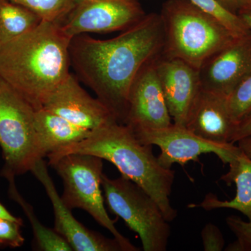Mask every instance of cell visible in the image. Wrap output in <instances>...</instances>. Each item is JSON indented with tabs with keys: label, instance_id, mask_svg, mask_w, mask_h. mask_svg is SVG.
I'll use <instances>...</instances> for the list:
<instances>
[{
	"label": "cell",
	"instance_id": "16",
	"mask_svg": "<svg viewBox=\"0 0 251 251\" xmlns=\"http://www.w3.org/2000/svg\"><path fill=\"white\" fill-rule=\"evenodd\" d=\"M229 171L221 179L227 186L236 185V195L229 201H221L216 195L208 193L199 204H190L189 208H202L205 211L230 209L237 210L251 221V158L243 151L229 163Z\"/></svg>",
	"mask_w": 251,
	"mask_h": 251
},
{
	"label": "cell",
	"instance_id": "14",
	"mask_svg": "<svg viewBox=\"0 0 251 251\" xmlns=\"http://www.w3.org/2000/svg\"><path fill=\"white\" fill-rule=\"evenodd\" d=\"M198 71L202 90L227 97L251 72V30L211 55Z\"/></svg>",
	"mask_w": 251,
	"mask_h": 251
},
{
	"label": "cell",
	"instance_id": "20",
	"mask_svg": "<svg viewBox=\"0 0 251 251\" xmlns=\"http://www.w3.org/2000/svg\"><path fill=\"white\" fill-rule=\"evenodd\" d=\"M37 15L41 21L60 25L76 0H10Z\"/></svg>",
	"mask_w": 251,
	"mask_h": 251
},
{
	"label": "cell",
	"instance_id": "15",
	"mask_svg": "<svg viewBox=\"0 0 251 251\" xmlns=\"http://www.w3.org/2000/svg\"><path fill=\"white\" fill-rule=\"evenodd\" d=\"M186 127L203 139L227 144L232 143L237 126L229 112L227 97L202 89L188 115Z\"/></svg>",
	"mask_w": 251,
	"mask_h": 251
},
{
	"label": "cell",
	"instance_id": "9",
	"mask_svg": "<svg viewBox=\"0 0 251 251\" xmlns=\"http://www.w3.org/2000/svg\"><path fill=\"white\" fill-rule=\"evenodd\" d=\"M135 135L142 143L159 148L161 153L158 160L166 168H172L175 163L184 165L189 161H196L200 156L207 153H214L223 164L227 165L242 151L234 144L208 141L184 126L174 123L166 128L142 132Z\"/></svg>",
	"mask_w": 251,
	"mask_h": 251
},
{
	"label": "cell",
	"instance_id": "10",
	"mask_svg": "<svg viewBox=\"0 0 251 251\" xmlns=\"http://www.w3.org/2000/svg\"><path fill=\"white\" fill-rule=\"evenodd\" d=\"M154 59L140 69L128 94L124 125L135 135L166 128L173 123L157 76Z\"/></svg>",
	"mask_w": 251,
	"mask_h": 251
},
{
	"label": "cell",
	"instance_id": "25",
	"mask_svg": "<svg viewBox=\"0 0 251 251\" xmlns=\"http://www.w3.org/2000/svg\"><path fill=\"white\" fill-rule=\"evenodd\" d=\"M203 248L205 251H221L225 247V239L221 229L215 224L205 225L201 232Z\"/></svg>",
	"mask_w": 251,
	"mask_h": 251
},
{
	"label": "cell",
	"instance_id": "18",
	"mask_svg": "<svg viewBox=\"0 0 251 251\" xmlns=\"http://www.w3.org/2000/svg\"><path fill=\"white\" fill-rule=\"evenodd\" d=\"M41 18L10 0H0V47L37 27Z\"/></svg>",
	"mask_w": 251,
	"mask_h": 251
},
{
	"label": "cell",
	"instance_id": "2",
	"mask_svg": "<svg viewBox=\"0 0 251 251\" xmlns=\"http://www.w3.org/2000/svg\"><path fill=\"white\" fill-rule=\"evenodd\" d=\"M72 38L60 26L40 24L0 47V77L27 100L41 108L69 74Z\"/></svg>",
	"mask_w": 251,
	"mask_h": 251
},
{
	"label": "cell",
	"instance_id": "24",
	"mask_svg": "<svg viewBox=\"0 0 251 251\" xmlns=\"http://www.w3.org/2000/svg\"><path fill=\"white\" fill-rule=\"evenodd\" d=\"M22 221L0 218V247L13 249L22 247L25 238L21 232Z\"/></svg>",
	"mask_w": 251,
	"mask_h": 251
},
{
	"label": "cell",
	"instance_id": "3",
	"mask_svg": "<svg viewBox=\"0 0 251 251\" xmlns=\"http://www.w3.org/2000/svg\"><path fill=\"white\" fill-rule=\"evenodd\" d=\"M72 153L93 155L112 163L122 176L156 201L168 222L176 219L177 211L170 200L175 172L162 166L153 154L152 145L140 142L127 126L115 122L92 130L85 139L49 153V163Z\"/></svg>",
	"mask_w": 251,
	"mask_h": 251
},
{
	"label": "cell",
	"instance_id": "23",
	"mask_svg": "<svg viewBox=\"0 0 251 251\" xmlns=\"http://www.w3.org/2000/svg\"><path fill=\"white\" fill-rule=\"evenodd\" d=\"M226 224L237 239L229 244L225 251H251V221H243L236 216L226 219Z\"/></svg>",
	"mask_w": 251,
	"mask_h": 251
},
{
	"label": "cell",
	"instance_id": "27",
	"mask_svg": "<svg viewBox=\"0 0 251 251\" xmlns=\"http://www.w3.org/2000/svg\"><path fill=\"white\" fill-rule=\"evenodd\" d=\"M215 1L227 11L237 14L239 10L244 4H247L249 0H215Z\"/></svg>",
	"mask_w": 251,
	"mask_h": 251
},
{
	"label": "cell",
	"instance_id": "11",
	"mask_svg": "<svg viewBox=\"0 0 251 251\" xmlns=\"http://www.w3.org/2000/svg\"><path fill=\"white\" fill-rule=\"evenodd\" d=\"M42 108L90 131L117 122L110 109L87 93L72 74L49 96Z\"/></svg>",
	"mask_w": 251,
	"mask_h": 251
},
{
	"label": "cell",
	"instance_id": "17",
	"mask_svg": "<svg viewBox=\"0 0 251 251\" xmlns=\"http://www.w3.org/2000/svg\"><path fill=\"white\" fill-rule=\"evenodd\" d=\"M35 128L41 159L63 146L85 139L91 132L44 108L35 110Z\"/></svg>",
	"mask_w": 251,
	"mask_h": 251
},
{
	"label": "cell",
	"instance_id": "4",
	"mask_svg": "<svg viewBox=\"0 0 251 251\" xmlns=\"http://www.w3.org/2000/svg\"><path fill=\"white\" fill-rule=\"evenodd\" d=\"M159 14L164 30L162 54L181 59L198 70L206 59L237 37L189 0H167Z\"/></svg>",
	"mask_w": 251,
	"mask_h": 251
},
{
	"label": "cell",
	"instance_id": "29",
	"mask_svg": "<svg viewBox=\"0 0 251 251\" xmlns=\"http://www.w3.org/2000/svg\"><path fill=\"white\" fill-rule=\"evenodd\" d=\"M237 146L241 149V150L251 158V138H244L237 142Z\"/></svg>",
	"mask_w": 251,
	"mask_h": 251
},
{
	"label": "cell",
	"instance_id": "8",
	"mask_svg": "<svg viewBox=\"0 0 251 251\" xmlns=\"http://www.w3.org/2000/svg\"><path fill=\"white\" fill-rule=\"evenodd\" d=\"M146 15L140 0H76L59 26L72 39L87 33L125 31Z\"/></svg>",
	"mask_w": 251,
	"mask_h": 251
},
{
	"label": "cell",
	"instance_id": "13",
	"mask_svg": "<svg viewBox=\"0 0 251 251\" xmlns=\"http://www.w3.org/2000/svg\"><path fill=\"white\" fill-rule=\"evenodd\" d=\"M154 67L173 123L186 126L202 90L199 71L181 59L162 53L155 58Z\"/></svg>",
	"mask_w": 251,
	"mask_h": 251
},
{
	"label": "cell",
	"instance_id": "19",
	"mask_svg": "<svg viewBox=\"0 0 251 251\" xmlns=\"http://www.w3.org/2000/svg\"><path fill=\"white\" fill-rule=\"evenodd\" d=\"M9 181V194L11 199L14 200L22 207L25 214L29 220L33 234H34V244L36 249L42 251H71L72 247L67 241L59 235L54 229L46 227L38 220L32 206L27 202L18 192L14 176L6 178Z\"/></svg>",
	"mask_w": 251,
	"mask_h": 251
},
{
	"label": "cell",
	"instance_id": "28",
	"mask_svg": "<svg viewBox=\"0 0 251 251\" xmlns=\"http://www.w3.org/2000/svg\"><path fill=\"white\" fill-rule=\"evenodd\" d=\"M237 14L251 30V0H249L247 4L239 10Z\"/></svg>",
	"mask_w": 251,
	"mask_h": 251
},
{
	"label": "cell",
	"instance_id": "12",
	"mask_svg": "<svg viewBox=\"0 0 251 251\" xmlns=\"http://www.w3.org/2000/svg\"><path fill=\"white\" fill-rule=\"evenodd\" d=\"M31 173L45 188L52 203L54 216V229L75 251H125L115 238H107L87 228L72 214L59 196L44 159L35 163Z\"/></svg>",
	"mask_w": 251,
	"mask_h": 251
},
{
	"label": "cell",
	"instance_id": "6",
	"mask_svg": "<svg viewBox=\"0 0 251 251\" xmlns=\"http://www.w3.org/2000/svg\"><path fill=\"white\" fill-rule=\"evenodd\" d=\"M102 188L109 210L139 236L144 251H166L171 234L170 222L146 191L122 176L102 175Z\"/></svg>",
	"mask_w": 251,
	"mask_h": 251
},
{
	"label": "cell",
	"instance_id": "5",
	"mask_svg": "<svg viewBox=\"0 0 251 251\" xmlns=\"http://www.w3.org/2000/svg\"><path fill=\"white\" fill-rule=\"evenodd\" d=\"M49 165L62 179L64 191L61 198L69 209L87 211L99 225L108 229L125 251H140L119 232L115 221L107 212L102 188L103 159L93 155L72 153Z\"/></svg>",
	"mask_w": 251,
	"mask_h": 251
},
{
	"label": "cell",
	"instance_id": "21",
	"mask_svg": "<svg viewBox=\"0 0 251 251\" xmlns=\"http://www.w3.org/2000/svg\"><path fill=\"white\" fill-rule=\"evenodd\" d=\"M227 102L237 126L251 116V72L227 96Z\"/></svg>",
	"mask_w": 251,
	"mask_h": 251
},
{
	"label": "cell",
	"instance_id": "1",
	"mask_svg": "<svg viewBox=\"0 0 251 251\" xmlns=\"http://www.w3.org/2000/svg\"><path fill=\"white\" fill-rule=\"evenodd\" d=\"M163 46L161 16L152 13L112 39L74 36L69 48L71 67L124 125L133 80L145 64L162 53Z\"/></svg>",
	"mask_w": 251,
	"mask_h": 251
},
{
	"label": "cell",
	"instance_id": "26",
	"mask_svg": "<svg viewBox=\"0 0 251 251\" xmlns=\"http://www.w3.org/2000/svg\"><path fill=\"white\" fill-rule=\"evenodd\" d=\"M247 138H251V116L238 126L232 143L235 144L239 140Z\"/></svg>",
	"mask_w": 251,
	"mask_h": 251
},
{
	"label": "cell",
	"instance_id": "7",
	"mask_svg": "<svg viewBox=\"0 0 251 251\" xmlns=\"http://www.w3.org/2000/svg\"><path fill=\"white\" fill-rule=\"evenodd\" d=\"M0 148L4 178L30 172L39 156L35 109L0 77Z\"/></svg>",
	"mask_w": 251,
	"mask_h": 251
},
{
	"label": "cell",
	"instance_id": "30",
	"mask_svg": "<svg viewBox=\"0 0 251 251\" xmlns=\"http://www.w3.org/2000/svg\"><path fill=\"white\" fill-rule=\"evenodd\" d=\"M0 218L12 220V221H23L22 219H20V218L16 217V216L13 215L11 213H10L9 210H8V209H6V208L5 207L1 202H0Z\"/></svg>",
	"mask_w": 251,
	"mask_h": 251
},
{
	"label": "cell",
	"instance_id": "22",
	"mask_svg": "<svg viewBox=\"0 0 251 251\" xmlns=\"http://www.w3.org/2000/svg\"><path fill=\"white\" fill-rule=\"evenodd\" d=\"M193 4L200 9L212 15L229 31H232L237 36L244 35L250 32L251 29L239 17L238 15L231 13L220 5L215 0H189Z\"/></svg>",
	"mask_w": 251,
	"mask_h": 251
}]
</instances>
